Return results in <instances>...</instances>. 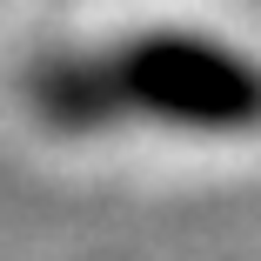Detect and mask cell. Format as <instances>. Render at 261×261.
Returning <instances> with one entry per match:
<instances>
[{"mask_svg": "<svg viewBox=\"0 0 261 261\" xmlns=\"http://www.w3.org/2000/svg\"><path fill=\"white\" fill-rule=\"evenodd\" d=\"M61 121H100V114H154L168 127H261V67L241 61L221 40L194 34H147L87 67H67L54 87Z\"/></svg>", "mask_w": 261, "mask_h": 261, "instance_id": "1", "label": "cell"}]
</instances>
